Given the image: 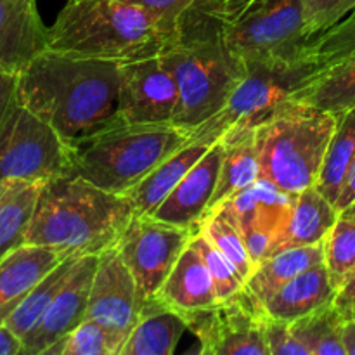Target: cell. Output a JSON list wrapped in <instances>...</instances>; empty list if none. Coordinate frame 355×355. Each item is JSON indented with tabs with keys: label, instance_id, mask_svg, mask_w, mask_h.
Instances as JSON below:
<instances>
[{
	"label": "cell",
	"instance_id": "74e56055",
	"mask_svg": "<svg viewBox=\"0 0 355 355\" xmlns=\"http://www.w3.org/2000/svg\"><path fill=\"white\" fill-rule=\"evenodd\" d=\"M153 14L165 28L179 33L180 23L196 0H120Z\"/></svg>",
	"mask_w": 355,
	"mask_h": 355
},
{
	"label": "cell",
	"instance_id": "8fae6325",
	"mask_svg": "<svg viewBox=\"0 0 355 355\" xmlns=\"http://www.w3.org/2000/svg\"><path fill=\"white\" fill-rule=\"evenodd\" d=\"M194 232V229L168 224L153 215L132 217L116 248L137 281L142 302L156 297Z\"/></svg>",
	"mask_w": 355,
	"mask_h": 355
},
{
	"label": "cell",
	"instance_id": "8d00e7d4",
	"mask_svg": "<svg viewBox=\"0 0 355 355\" xmlns=\"http://www.w3.org/2000/svg\"><path fill=\"white\" fill-rule=\"evenodd\" d=\"M269 0H196L187 12L210 19L218 26L232 24Z\"/></svg>",
	"mask_w": 355,
	"mask_h": 355
},
{
	"label": "cell",
	"instance_id": "9c48e42d",
	"mask_svg": "<svg viewBox=\"0 0 355 355\" xmlns=\"http://www.w3.org/2000/svg\"><path fill=\"white\" fill-rule=\"evenodd\" d=\"M227 47L245 61L295 59L307 54L302 0H269L232 24L220 26Z\"/></svg>",
	"mask_w": 355,
	"mask_h": 355
},
{
	"label": "cell",
	"instance_id": "4fadbf2b",
	"mask_svg": "<svg viewBox=\"0 0 355 355\" xmlns=\"http://www.w3.org/2000/svg\"><path fill=\"white\" fill-rule=\"evenodd\" d=\"M179 89L162 55L120 68V116L123 123H173Z\"/></svg>",
	"mask_w": 355,
	"mask_h": 355
},
{
	"label": "cell",
	"instance_id": "d6986e66",
	"mask_svg": "<svg viewBox=\"0 0 355 355\" xmlns=\"http://www.w3.org/2000/svg\"><path fill=\"white\" fill-rule=\"evenodd\" d=\"M218 135L194 128L189 142L163 159L142 182L128 193L137 215H153L156 208L166 200L170 193L179 186L180 180L191 168L207 155L208 149L218 141Z\"/></svg>",
	"mask_w": 355,
	"mask_h": 355
},
{
	"label": "cell",
	"instance_id": "7c38bea8",
	"mask_svg": "<svg viewBox=\"0 0 355 355\" xmlns=\"http://www.w3.org/2000/svg\"><path fill=\"white\" fill-rule=\"evenodd\" d=\"M142 305L137 281L116 246L101 253L90 288L87 318L103 324L123 347L141 315Z\"/></svg>",
	"mask_w": 355,
	"mask_h": 355
},
{
	"label": "cell",
	"instance_id": "484cf974",
	"mask_svg": "<svg viewBox=\"0 0 355 355\" xmlns=\"http://www.w3.org/2000/svg\"><path fill=\"white\" fill-rule=\"evenodd\" d=\"M42 184L9 182L0 196V259L26 243Z\"/></svg>",
	"mask_w": 355,
	"mask_h": 355
},
{
	"label": "cell",
	"instance_id": "44dd1931",
	"mask_svg": "<svg viewBox=\"0 0 355 355\" xmlns=\"http://www.w3.org/2000/svg\"><path fill=\"white\" fill-rule=\"evenodd\" d=\"M155 298L159 304L179 312L184 319L218 302L214 279L193 243L180 253L172 272Z\"/></svg>",
	"mask_w": 355,
	"mask_h": 355
},
{
	"label": "cell",
	"instance_id": "f1b7e54d",
	"mask_svg": "<svg viewBox=\"0 0 355 355\" xmlns=\"http://www.w3.org/2000/svg\"><path fill=\"white\" fill-rule=\"evenodd\" d=\"M343 324L345 312L335 300L291 322V328L309 355H347L343 347Z\"/></svg>",
	"mask_w": 355,
	"mask_h": 355
},
{
	"label": "cell",
	"instance_id": "1f68e13d",
	"mask_svg": "<svg viewBox=\"0 0 355 355\" xmlns=\"http://www.w3.org/2000/svg\"><path fill=\"white\" fill-rule=\"evenodd\" d=\"M324 263L336 290L355 270V211L338 214L335 225L322 241Z\"/></svg>",
	"mask_w": 355,
	"mask_h": 355
},
{
	"label": "cell",
	"instance_id": "9a60e30c",
	"mask_svg": "<svg viewBox=\"0 0 355 355\" xmlns=\"http://www.w3.org/2000/svg\"><path fill=\"white\" fill-rule=\"evenodd\" d=\"M295 196L260 177L255 184L220 203L234 217L255 267L269 255L274 232Z\"/></svg>",
	"mask_w": 355,
	"mask_h": 355
},
{
	"label": "cell",
	"instance_id": "836d02e7",
	"mask_svg": "<svg viewBox=\"0 0 355 355\" xmlns=\"http://www.w3.org/2000/svg\"><path fill=\"white\" fill-rule=\"evenodd\" d=\"M194 248L200 252L201 259H203L205 266H207L208 272H210L211 279H214L215 291H217L218 300H225L239 291L245 290L246 281L238 270V267L207 238L201 234L200 231L194 232L193 239H191Z\"/></svg>",
	"mask_w": 355,
	"mask_h": 355
},
{
	"label": "cell",
	"instance_id": "3957f363",
	"mask_svg": "<svg viewBox=\"0 0 355 355\" xmlns=\"http://www.w3.org/2000/svg\"><path fill=\"white\" fill-rule=\"evenodd\" d=\"M153 14L120 0H68L49 26V49L127 64L162 55L177 40Z\"/></svg>",
	"mask_w": 355,
	"mask_h": 355
},
{
	"label": "cell",
	"instance_id": "5b68a950",
	"mask_svg": "<svg viewBox=\"0 0 355 355\" xmlns=\"http://www.w3.org/2000/svg\"><path fill=\"white\" fill-rule=\"evenodd\" d=\"M338 114L291 101L255 128L260 177L295 194L315 186Z\"/></svg>",
	"mask_w": 355,
	"mask_h": 355
},
{
	"label": "cell",
	"instance_id": "bcb514c9",
	"mask_svg": "<svg viewBox=\"0 0 355 355\" xmlns=\"http://www.w3.org/2000/svg\"><path fill=\"white\" fill-rule=\"evenodd\" d=\"M7 184H9V182H2V180H0V196H2V193H3V191H6Z\"/></svg>",
	"mask_w": 355,
	"mask_h": 355
},
{
	"label": "cell",
	"instance_id": "e0dca14e",
	"mask_svg": "<svg viewBox=\"0 0 355 355\" xmlns=\"http://www.w3.org/2000/svg\"><path fill=\"white\" fill-rule=\"evenodd\" d=\"M49 49L37 0H0V73L19 75Z\"/></svg>",
	"mask_w": 355,
	"mask_h": 355
},
{
	"label": "cell",
	"instance_id": "83f0119b",
	"mask_svg": "<svg viewBox=\"0 0 355 355\" xmlns=\"http://www.w3.org/2000/svg\"><path fill=\"white\" fill-rule=\"evenodd\" d=\"M297 101L335 114L355 107V55L326 68L302 90Z\"/></svg>",
	"mask_w": 355,
	"mask_h": 355
},
{
	"label": "cell",
	"instance_id": "f546056e",
	"mask_svg": "<svg viewBox=\"0 0 355 355\" xmlns=\"http://www.w3.org/2000/svg\"><path fill=\"white\" fill-rule=\"evenodd\" d=\"M78 259L80 257H66V259H62L61 262H59L47 276H44V279L26 295V298H24L19 304V307L7 318V321L3 322V324L23 340L24 336L38 324L42 315L45 314L49 305L52 304L55 295L59 293L62 284H64L66 279L69 277V274H71L73 267L78 262Z\"/></svg>",
	"mask_w": 355,
	"mask_h": 355
},
{
	"label": "cell",
	"instance_id": "b9f144b4",
	"mask_svg": "<svg viewBox=\"0 0 355 355\" xmlns=\"http://www.w3.org/2000/svg\"><path fill=\"white\" fill-rule=\"evenodd\" d=\"M0 355H23V340L6 324H0Z\"/></svg>",
	"mask_w": 355,
	"mask_h": 355
},
{
	"label": "cell",
	"instance_id": "30bf717a",
	"mask_svg": "<svg viewBox=\"0 0 355 355\" xmlns=\"http://www.w3.org/2000/svg\"><path fill=\"white\" fill-rule=\"evenodd\" d=\"M203 355H269L266 314L248 290L186 318Z\"/></svg>",
	"mask_w": 355,
	"mask_h": 355
},
{
	"label": "cell",
	"instance_id": "ba28073f",
	"mask_svg": "<svg viewBox=\"0 0 355 355\" xmlns=\"http://www.w3.org/2000/svg\"><path fill=\"white\" fill-rule=\"evenodd\" d=\"M75 151L16 97L0 130V180L44 184L69 172Z\"/></svg>",
	"mask_w": 355,
	"mask_h": 355
},
{
	"label": "cell",
	"instance_id": "ac0fdd59",
	"mask_svg": "<svg viewBox=\"0 0 355 355\" xmlns=\"http://www.w3.org/2000/svg\"><path fill=\"white\" fill-rule=\"evenodd\" d=\"M338 218L335 205L322 196L315 186L293 198L283 220L274 232L269 255L283 250L319 245ZM267 255V257H269Z\"/></svg>",
	"mask_w": 355,
	"mask_h": 355
},
{
	"label": "cell",
	"instance_id": "52a82bcc",
	"mask_svg": "<svg viewBox=\"0 0 355 355\" xmlns=\"http://www.w3.org/2000/svg\"><path fill=\"white\" fill-rule=\"evenodd\" d=\"M324 66L311 51L295 59L245 61V75L217 116L198 128L222 137L231 127H257L284 104L297 101L302 90L314 82Z\"/></svg>",
	"mask_w": 355,
	"mask_h": 355
},
{
	"label": "cell",
	"instance_id": "7a4b0ae2",
	"mask_svg": "<svg viewBox=\"0 0 355 355\" xmlns=\"http://www.w3.org/2000/svg\"><path fill=\"white\" fill-rule=\"evenodd\" d=\"M134 215L128 194L62 173L40 186L26 245L45 246L62 257L101 255L116 246Z\"/></svg>",
	"mask_w": 355,
	"mask_h": 355
},
{
	"label": "cell",
	"instance_id": "ffe728a7",
	"mask_svg": "<svg viewBox=\"0 0 355 355\" xmlns=\"http://www.w3.org/2000/svg\"><path fill=\"white\" fill-rule=\"evenodd\" d=\"M62 259L54 250L26 243L0 259V324Z\"/></svg>",
	"mask_w": 355,
	"mask_h": 355
},
{
	"label": "cell",
	"instance_id": "60d3db41",
	"mask_svg": "<svg viewBox=\"0 0 355 355\" xmlns=\"http://www.w3.org/2000/svg\"><path fill=\"white\" fill-rule=\"evenodd\" d=\"M335 208L338 214H345V211H355V163L352 168L347 173V179L343 182L342 191H340L338 198L335 201Z\"/></svg>",
	"mask_w": 355,
	"mask_h": 355
},
{
	"label": "cell",
	"instance_id": "ab89813d",
	"mask_svg": "<svg viewBox=\"0 0 355 355\" xmlns=\"http://www.w3.org/2000/svg\"><path fill=\"white\" fill-rule=\"evenodd\" d=\"M16 89H17V75L9 73H0V130L16 103Z\"/></svg>",
	"mask_w": 355,
	"mask_h": 355
},
{
	"label": "cell",
	"instance_id": "4316f807",
	"mask_svg": "<svg viewBox=\"0 0 355 355\" xmlns=\"http://www.w3.org/2000/svg\"><path fill=\"white\" fill-rule=\"evenodd\" d=\"M355 163V107L338 114L335 134L329 141L315 187L335 205L347 173Z\"/></svg>",
	"mask_w": 355,
	"mask_h": 355
},
{
	"label": "cell",
	"instance_id": "277c9868",
	"mask_svg": "<svg viewBox=\"0 0 355 355\" xmlns=\"http://www.w3.org/2000/svg\"><path fill=\"white\" fill-rule=\"evenodd\" d=\"M179 89L173 125L193 132L217 116L245 75V62L227 47L217 23L187 12L179 37L162 54Z\"/></svg>",
	"mask_w": 355,
	"mask_h": 355
},
{
	"label": "cell",
	"instance_id": "603a6c76",
	"mask_svg": "<svg viewBox=\"0 0 355 355\" xmlns=\"http://www.w3.org/2000/svg\"><path fill=\"white\" fill-rule=\"evenodd\" d=\"M220 141L224 146V155H222L217 189L210 210L260 179L255 128L236 125L224 132Z\"/></svg>",
	"mask_w": 355,
	"mask_h": 355
},
{
	"label": "cell",
	"instance_id": "d590c367",
	"mask_svg": "<svg viewBox=\"0 0 355 355\" xmlns=\"http://www.w3.org/2000/svg\"><path fill=\"white\" fill-rule=\"evenodd\" d=\"M355 9V0H302L305 31L309 38L321 37L345 19Z\"/></svg>",
	"mask_w": 355,
	"mask_h": 355
},
{
	"label": "cell",
	"instance_id": "5bb4252c",
	"mask_svg": "<svg viewBox=\"0 0 355 355\" xmlns=\"http://www.w3.org/2000/svg\"><path fill=\"white\" fill-rule=\"evenodd\" d=\"M97 260L99 255L80 257L38 324L23 338V355H44L87 319Z\"/></svg>",
	"mask_w": 355,
	"mask_h": 355
},
{
	"label": "cell",
	"instance_id": "8992f818",
	"mask_svg": "<svg viewBox=\"0 0 355 355\" xmlns=\"http://www.w3.org/2000/svg\"><path fill=\"white\" fill-rule=\"evenodd\" d=\"M193 132L173 123H121L76 148L69 173L114 194H128Z\"/></svg>",
	"mask_w": 355,
	"mask_h": 355
},
{
	"label": "cell",
	"instance_id": "7402d4cb",
	"mask_svg": "<svg viewBox=\"0 0 355 355\" xmlns=\"http://www.w3.org/2000/svg\"><path fill=\"white\" fill-rule=\"evenodd\" d=\"M338 290L329 277L326 263H318L304 270L279 288L263 304V314L269 319L295 322L336 300Z\"/></svg>",
	"mask_w": 355,
	"mask_h": 355
},
{
	"label": "cell",
	"instance_id": "6da1fadb",
	"mask_svg": "<svg viewBox=\"0 0 355 355\" xmlns=\"http://www.w3.org/2000/svg\"><path fill=\"white\" fill-rule=\"evenodd\" d=\"M120 68L118 62L47 49L17 75V103L76 149L123 123Z\"/></svg>",
	"mask_w": 355,
	"mask_h": 355
},
{
	"label": "cell",
	"instance_id": "f35d334b",
	"mask_svg": "<svg viewBox=\"0 0 355 355\" xmlns=\"http://www.w3.org/2000/svg\"><path fill=\"white\" fill-rule=\"evenodd\" d=\"M266 342L269 355H309L295 336L291 322L266 318Z\"/></svg>",
	"mask_w": 355,
	"mask_h": 355
},
{
	"label": "cell",
	"instance_id": "2e32d148",
	"mask_svg": "<svg viewBox=\"0 0 355 355\" xmlns=\"http://www.w3.org/2000/svg\"><path fill=\"white\" fill-rule=\"evenodd\" d=\"M222 155H224V146L218 139L208 149L207 155L187 172L179 186L156 208L153 217L198 231L203 218L210 211L211 200L217 189Z\"/></svg>",
	"mask_w": 355,
	"mask_h": 355
},
{
	"label": "cell",
	"instance_id": "7bdbcfd3",
	"mask_svg": "<svg viewBox=\"0 0 355 355\" xmlns=\"http://www.w3.org/2000/svg\"><path fill=\"white\" fill-rule=\"evenodd\" d=\"M343 347L347 355H355V315H345L343 324Z\"/></svg>",
	"mask_w": 355,
	"mask_h": 355
},
{
	"label": "cell",
	"instance_id": "f6af8a7d",
	"mask_svg": "<svg viewBox=\"0 0 355 355\" xmlns=\"http://www.w3.org/2000/svg\"><path fill=\"white\" fill-rule=\"evenodd\" d=\"M338 305L343 309L345 315H355V298L354 300L347 302V304H338Z\"/></svg>",
	"mask_w": 355,
	"mask_h": 355
},
{
	"label": "cell",
	"instance_id": "ee69618b",
	"mask_svg": "<svg viewBox=\"0 0 355 355\" xmlns=\"http://www.w3.org/2000/svg\"><path fill=\"white\" fill-rule=\"evenodd\" d=\"M354 298H355V270L350 274V277L345 281V284L338 290V295H336V304H347V302L354 300Z\"/></svg>",
	"mask_w": 355,
	"mask_h": 355
},
{
	"label": "cell",
	"instance_id": "d4e9b609",
	"mask_svg": "<svg viewBox=\"0 0 355 355\" xmlns=\"http://www.w3.org/2000/svg\"><path fill=\"white\" fill-rule=\"evenodd\" d=\"M322 262H324L322 243L272 253L257 263L255 270L246 281V290L263 307V304L283 284H286L304 270Z\"/></svg>",
	"mask_w": 355,
	"mask_h": 355
},
{
	"label": "cell",
	"instance_id": "4dcf8cb0",
	"mask_svg": "<svg viewBox=\"0 0 355 355\" xmlns=\"http://www.w3.org/2000/svg\"><path fill=\"white\" fill-rule=\"evenodd\" d=\"M198 231L203 236H207L238 267L245 281H248V277L255 270V262H253L252 255H250L248 246H246L245 238H243L234 217L229 214V210L224 205H218L217 208L208 211L207 217L203 218V222L198 227Z\"/></svg>",
	"mask_w": 355,
	"mask_h": 355
},
{
	"label": "cell",
	"instance_id": "cb8c5ba5",
	"mask_svg": "<svg viewBox=\"0 0 355 355\" xmlns=\"http://www.w3.org/2000/svg\"><path fill=\"white\" fill-rule=\"evenodd\" d=\"M186 329V319L179 312L153 298L142 305L120 355H172Z\"/></svg>",
	"mask_w": 355,
	"mask_h": 355
},
{
	"label": "cell",
	"instance_id": "e575fe53",
	"mask_svg": "<svg viewBox=\"0 0 355 355\" xmlns=\"http://www.w3.org/2000/svg\"><path fill=\"white\" fill-rule=\"evenodd\" d=\"M309 51L324 68L355 55V9L331 30L311 40Z\"/></svg>",
	"mask_w": 355,
	"mask_h": 355
},
{
	"label": "cell",
	"instance_id": "d6a6232c",
	"mask_svg": "<svg viewBox=\"0 0 355 355\" xmlns=\"http://www.w3.org/2000/svg\"><path fill=\"white\" fill-rule=\"evenodd\" d=\"M121 343L94 319H83L44 355H120Z\"/></svg>",
	"mask_w": 355,
	"mask_h": 355
}]
</instances>
